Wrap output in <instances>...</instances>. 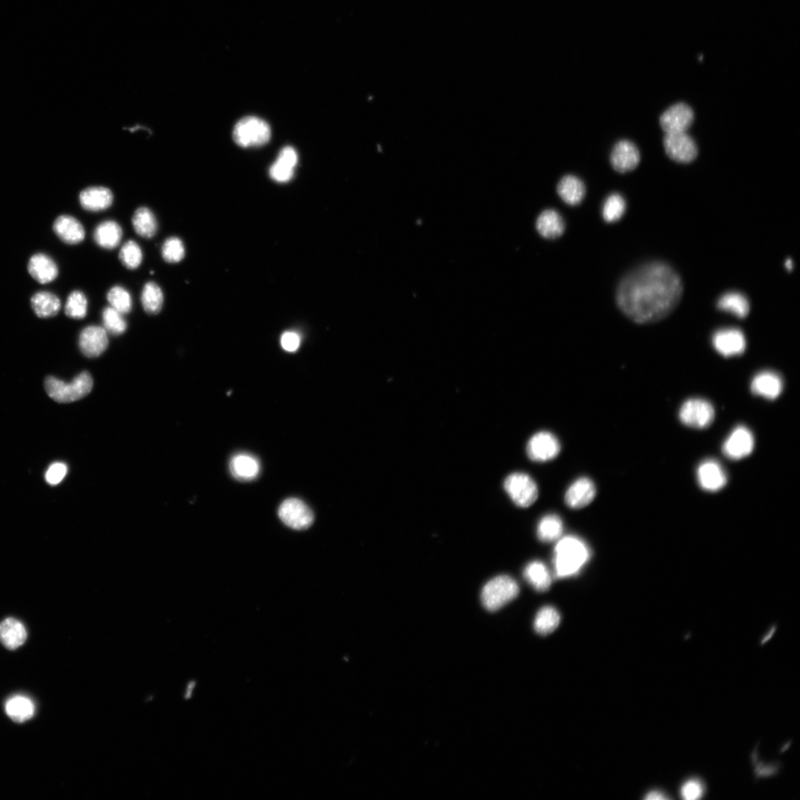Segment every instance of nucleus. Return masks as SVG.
<instances>
[{
  "label": "nucleus",
  "mask_w": 800,
  "mask_h": 800,
  "mask_svg": "<svg viewBox=\"0 0 800 800\" xmlns=\"http://www.w3.org/2000/svg\"><path fill=\"white\" fill-rule=\"evenodd\" d=\"M682 293L683 284L678 273L671 266L654 261L624 276L617 288L616 303L633 322L649 324L670 316Z\"/></svg>",
  "instance_id": "f257e3e1"
},
{
  "label": "nucleus",
  "mask_w": 800,
  "mask_h": 800,
  "mask_svg": "<svg viewBox=\"0 0 800 800\" xmlns=\"http://www.w3.org/2000/svg\"><path fill=\"white\" fill-rule=\"evenodd\" d=\"M554 551L555 570L559 578L576 575L590 558V551L586 546L575 536L562 539Z\"/></svg>",
  "instance_id": "f03ea898"
},
{
  "label": "nucleus",
  "mask_w": 800,
  "mask_h": 800,
  "mask_svg": "<svg viewBox=\"0 0 800 800\" xmlns=\"http://www.w3.org/2000/svg\"><path fill=\"white\" fill-rule=\"evenodd\" d=\"M90 373L81 372L72 383H65L55 377H47L45 388L49 397L60 403H69L86 397L93 388Z\"/></svg>",
  "instance_id": "7ed1b4c3"
},
{
  "label": "nucleus",
  "mask_w": 800,
  "mask_h": 800,
  "mask_svg": "<svg viewBox=\"0 0 800 800\" xmlns=\"http://www.w3.org/2000/svg\"><path fill=\"white\" fill-rule=\"evenodd\" d=\"M519 594L518 583L508 575L493 578L484 586L481 600L489 612H497L515 599Z\"/></svg>",
  "instance_id": "20e7f679"
},
{
  "label": "nucleus",
  "mask_w": 800,
  "mask_h": 800,
  "mask_svg": "<svg viewBox=\"0 0 800 800\" xmlns=\"http://www.w3.org/2000/svg\"><path fill=\"white\" fill-rule=\"evenodd\" d=\"M269 125L262 119L247 117L240 120L235 126L233 139L242 148L262 146L271 139Z\"/></svg>",
  "instance_id": "39448f33"
},
{
  "label": "nucleus",
  "mask_w": 800,
  "mask_h": 800,
  "mask_svg": "<svg viewBox=\"0 0 800 800\" xmlns=\"http://www.w3.org/2000/svg\"><path fill=\"white\" fill-rule=\"evenodd\" d=\"M504 488L514 503L520 508L529 507L536 501L539 496L536 483L524 473H512L505 479Z\"/></svg>",
  "instance_id": "423d86ee"
},
{
  "label": "nucleus",
  "mask_w": 800,
  "mask_h": 800,
  "mask_svg": "<svg viewBox=\"0 0 800 800\" xmlns=\"http://www.w3.org/2000/svg\"><path fill=\"white\" fill-rule=\"evenodd\" d=\"M679 417L685 426L694 429H705L714 421V408L707 400L691 399L682 405Z\"/></svg>",
  "instance_id": "0eeeda50"
},
{
  "label": "nucleus",
  "mask_w": 800,
  "mask_h": 800,
  "mask_svg": "<svg viewBox=\"0 0 800 800\" xmlns=\"http://www.w3.org/2000/svg\"><path fill=\"white\" fill-rule=\"evenodd\" d=\"M284 524L295 530H303L311 526L314 514L307 504L298 498H289L281 505L278 512Z\"/></svg>",
  "instance_id": "6e6552de"
},
{
  "label": "nucleus",
  "mask_w": 800,
  "mask_h": 800,
  "mask_svg": "<svg viewBox=\"0 0 800 800\" xmlns=\"http://www.w3.org/2000/svg\"><path fill=\"white\" fill-rule=\"evenodd\" d=\"M663 145L669 158L677 162L687 164L698 155L697 144L687 133L665 134Z\"/></svg>",
  "instance_id": "1a4fd4ad"
},
{
  "label": "nucleus",
  "mask_w": 800,
  "mask_h": 800,
  "mask_svg": "<svg viewBox=\"0 0 800 800\" xmlns=\"http://www.w3.org/2000/svg\"><path fill=\"white\" fill-rule=\"evenodd\" d=\"M694 120L693 109L687 103H679L663 113L660 124L665 134L687 133Z\"/></svg>",
  "instance_id": "9d476101"
},
{
  "label": "nucleus",
  "mask_w": 800,
  "mask_h": 800,
  "mask_svg": "<svg viewBox=\"0 0 800 800\" xmlns=\"http://www.w3.org/2000/svg\"><path fill=\"white\" fill-rule=\"evenodd\" d=\"M560 450L559 439L547 432L535 434L527 445L528 456L535 462H547L556 458Z\"/></svg>",
  "instance_id": "9b49d317"
},
{
  "label": "nucleus",
  "mask_w": 800,
  "mask_h": 800,
  "mask_svg": "<svg viewBox=\"0 0 800 800\" xmlns=\"http://www.w3.org/2000/svg\"><path fill=\"white\" fill-rule=\"evenodd\" d=\"M641 162V153L636 145L629 140L616 142L611 154L613 169L620 174L633 171Z\"/></svg>",
  "instance_id": "f8f14e48"
},
{
  "label": "nucleus",
  "mask_w": 800,
  "mask_h": 800,
  "mask_svg": "<svg viewBox=\"0 0 800 800\" xmlns=\"http://www.w3.org/2000/svg\"><path fill=\"white\" fill-rule=\"evenodd\" d=\"M108 332L103 327L89 325L81 332L79 347L81 353L89 358L101 356L108 347Z\"/></svg>",
  "instance_id": "ddd939ff"
},
{
  "label": "nucleus",
  "mask_w": 800,
  "mask_h": 800,
  "mask_svg": "<svg viewBox=\"0 0 800 800\" xmlns=\"http://www.w3.org/2000/svg\"><path fill=\"white\" fill-rule=\"evenodd\" d=\"M754 446L752 432L744 427H739L726 439L723 451L728 458L738 461L752 453Z\"/></svg>",
  "instance_id": "4468645a"
},
{
  "label": "nucleus",
  "mask_w": 800,
  "mask_h": 800,
  "mask_svg": "<svg viewBox=\"0 0 800 800\" xmlns=\"http://www.w3.org/2000/svg\"><path fill=\"white\" fill-rule=\"evenodd\" d=\"M713 344L718 352L729 357L742 354L746 348V340L740 330L726 329L714 334Z\"/></svg>",
  "instance_id": "2eb2a0df"
},
{
  "label": "nucleus",
  "mask_w": 800,
  "mask_h": 800,
  "mask_svg": "<svg viewBox=\"0 0 800 800\" xmlns=\"http://www.w3.org/2000/svg\"><path fill=\"white\" fill-rule=\"evenodd\" d=\"M597 489L594 482L580 478L567 490L565 502L569 508L580 509L589 505L595 498Z\"/></svg>",
  "instance_id": "dca6fc26"
},
{
  "label": "nucleus",
  "mask_w": 800,
  "mask_h": 800,
  "mask_svg": "<svg viewBox=\"0 0 800 800\" xmlns=\"http://www.w3.org/2000/svg\"><path fill=\"white\" fill-rule=\"evenodd\" d=\"M697 479L701 488L709 492L720 491L727 483L724 469L720 463L714 461H707L700 464L697 470Z\"/></svg>",
  "instance_id": "f3484780"
},
{
  "label": "nucleus",
  "mask_w": 800,
  "mask_h": 800,
  "mask_svg": "<svg viewBox=\"0 0 800 800\" xmlns=\"http://www.w3.org/2000/svg\"><path fill=\"white\" fill-rule=\"evenodd\" d=\"M298 156L292 147H285L270 169L269 174L274 181L287 183L291 181L298 165Z\"/></svg>",
  "instance_id": "a211bd4d"
},
{
  "label": "nucleus",
  "mask_w": 800,
  "mask_h": 800,
  "mask_svg": "<svg viewBox=\"0 0 800 800\" xmlns=\"http://www.w3.org/2000/svg\"><path fill=\"white\" fill-rule=\"evenodd\" d=\"M28 269L33 278L41 284L53 282L59 274L58 266L55 260L42 253L31 257Z\"/></svg>",
  "instance_id": "6ab92c4d"
},
{
  "label": "nucleus",
  "mask_w": 800,
  "mask_h": 800,
  "mask_svg": "<svg viewBox=\"0 0 800 800\" xmlns=\"http://www.w3.org/2000/svg\"><path fill=\"white\" fill-rule=\"evenodd\" d=\"M782 381L779 375L772 371L758 373L750 385L754 395L769 400L777 398L782 393Z\"/></svg>",
  "instance_id": "aec40b11"
},
{
  "label": "nucleus",
  "mask_w": 800,
  "mask_h": 800,
  "mask_svg": "<svg viewBox=\"0 0 800 800\" xmlns=\"http://www.w3.org/2000/svg\"><path fill=\"white\" fill-rule=\"evenodd\" d=\"M53 228L58 237L67 244H79L83 242L86 237L84 225L69 215L59 217L55 220Z\"/></svg>",
  "instance_id": "412c9836"
},
{
  "label": "nucleus",
  "mask_w": 800,
  "mask_h": 800,
  "mask_svg": "<svg viewBox=\"0 0 800 800\" xmlns=\"http://www.w3.org/2000/svg\"><path fill=\"white\" fill-rule=\"evenodd\" d=\"M27 639L24 625L14 618H7L0 624V643L9 650L23 646Z\"/></svg>",
  "instance_id": "4be33fe9"
},
{
  "label": "nucleus",
  "mask_w": 800,
  "mask_h": 800,
  "mask_svg": "<svg viewBox=\"0 0 800 800\" xmlns=\"http://www.w3.org/2000/svg\"><path fill=\"white\" fill-rule=\"evenodd\" d=\"M113 201L112 192L105 187H90L79 195L81 207L89 211L104 210L112 205Z\"/></svg>",
  "instance_id": "5701e85b"
},
{
  "label": "nucleus",
  "mask_w": 800,
  "mask_h": 800,
  "mask_svg": "<svg viewBox=\"0 0 800 800\" xmlns=\"http://www.w3.org/2000/svg\"><path fill=\"white\" fill-rule=\"evenodd\" d=\"M230 470L232 475L237 480L250 481L259 475L260 464L255 456L249 453H241L232 457Z\"/></svg>",
  "instance_id": "b1692460"
},
{
  "label": "nucleus",
  "mask_w": 800,
  "mask_h": 800,
  "mask_svg": "<svg viewBox=\"0 0 800 800\" xmlns=\"http://www.w3.org/2000/svg\"><path fill=\"white\" fill-rule=\"evenodd\" d=\"M536 230L546 239L560 237L565 231V222L558 211L548 209L542 212L536 222Z\"/></svg>",
  "instance_id": "393cba45"
},
{
  "label": "nucleus",
  "mask_w": 800,
  "mask_h": 800,
  "mask_svg": "<svg viewBox=\"0 0 800 800\" xmlns=\"http://www.w3.org/2000/svg\"><path fill=\"white\" fill-rule=\"evenodd\" d=\"M123 235L122 227L118 222L107 220L96 226L94 239L98 246L111 250L119 246Z\"/></svg>",
  "instance_id": "a878e982"
},
{
  "label": "nucleus",
  "mask_w": 800,
  "mask_h": 800,
  "mask_svg": "<svg viewBox=\"0 0 800 800\" xmlns=\"http://www.w3.org/2000/svg\"><path fill=\"white\" fill-rule=\"evenodd\" d=\"M586 188L578 177L573 175L563 176L558 185V193L566 204L575 206L585 198Z\"/></svg>",
  "instance_id": "bb28decb"
},
{
  "label": "nucleus",
  "mask_w": 800,
  "mask_h": 800,
  "mask_svg": "<svg viewBox=\"0 0 800 800\" xmlns=\"http://www.w3.org/2000/svg\"><path fill=\"white\" fill-rule=\"evenodd\" d=\"M30 304L37 316L43 319L56 316L61 308V302L58 297L48 291L36 293L32 297Z\"/></svg>",
  "instance_id": "cd10ccee"
},
{
  "label": "nucleus",
  "mask_w": 800,
  "mask_h": 800,
  "mask_svg": "<svg viewBox=\"0 0 800 800\" xmlns=\"http://www.w3.org/2000/svg\"><path fill=\"white\" fill-rule=\"evenodd\" d=\"M6 711L13 721L22 723L30 720L34 716L35 707L29 698L18 695L14 696L7 701Z\"/></svg>",
  "instance_id": "c85d7f7f"
},
{
  "label": "nucleus",
  "mask_w": 800,
  "mask_h": 800,
  "mask_svg": "<svg viewBox=\"0 0 800 800\" xmlns=\"http://www.w3.org/2000/svg\"><path fill=\"white\" fill-rule=\"evenodd\" d=\"M524 578L537 592L543 593L550 590L551 577L548 568L541 562L529 563L525 568Z\"/></svg>",
  "instance_id": "c756f323"
},
{
  "label": "nucleus",
  "mask_w": 800,
  "mask_h": 800,
  "mask_svg": "<svg viewBox=\"0 0 800 800\" xmlns=\"http://www.w3.org/2000/svg\"><path fill=\"white\" fill-rule=\"evenodd\" d=\"M717 307L722 311L731 313L739 318L746 317L750 312L748 300L743 293L739 292L725 293L718 300Z\"/></svg>",
  "instance_id": "7c9ffc66"
},
{
  "label": "nucleus",
  "mask_w": 800,
  "mask_h": 800,
  "mask_svg": "<svg viewBox=\"0 0 800 800\" xmlns=\"http://www.w3.org/2000/svg\"><path fill=\"white\" fill-rule=\"evenodd\" d=\"M136 233L144 238H152L157 232L158 224L153 212L148 208L140 207L133 218Z\"/></svg>",
  "instance_id": "2f4dec72"
},
{
  "label": "nucleus",
  "mask_w": 800,
  "mask_h": 800,
  "mask_svg": "<svg viewBox=\"0 0 800 800\" xmlns=\"http://www.w3.org/2000/svg\"><path fill=\"white\" fill-rule=\"evenodd\" d=\"M141 303L147 314L159 313L164 303V295L161 288L154 282L147 283L142 291Z\"/></svg>",
  "instance_id": "473e14b6"
},
{
  "label": "nucleus",
  "mask_w": 800,
  "mask_h": 800,
  "mask_svg": "<svg viewBox=\"0 0 800 800\" xmlns=\"http://www.w3.org/2000/svg\"><path fill=\"white\" fill-rule=\"evenodd\" d=\"M563 532V521L559 516L555 514L544 517L537 527L539 540L544 543L558 541Z\"/></svg>",
  "instance_id": "72a5a7b5"
},
{
  "label": "nucleus",
  "mask_w": 800,
  "mask_h": 800,
  "mask_svg": "<svg viewBox=\"0 0 800 800\" xmlns=\"http://www.w3.org/2000/svg\"><path fill=\"white\" fill-rule=\"evenodd\" d=\"M561 617L557 609L545 607L538 612L534 619V628L538 634L548 635L556 630L560 624Z\"/></svg>",
  "instance_id": "f704fd0d"
},
{
  "label": "nucleus",
  "mask_w": 800,
  "mask_h": 800,
  "mask_svg": "<svg viewBox=\"0 0 800 800\" xmlns=\"http://www.w3.org/2000/svg\"><path fill=\"white\" fill-rule=\"evenodd\" d=\"M626 209V203L623 196L612 193L604 203L602 212L603 219L607 222H615L623 218Z\"/></svg>",
  "instance_id": "c9c22d12"
},
{
  "label": "nucleus",
  "mask_w": 800,
  "mask_h": 800,
  "mask_svg": "<svg viewBox=\"0 0 800 800\" xmlns=\"http://www.w3.org/2000/svg\"><path fill=\"white\" fill-rule=\"evenodd\" d=\"M65 315L74 320L86 317L88 313V300L84 293L74 291L70 293L64 308Z\"/></svg>",
  "instance_id": "e433bc0d"
},
{
  "label": "nucleus",
  "mask_w": 800,
  "mask_h": 800,
  "mask_svg": "<svg viewBox=\"0 0 800 800\" xmlns=\"http://www.w3.org/2000/svg\"><path fill=\"white\" fill-rule=\"evenodd\" d=\"M107 299L111 307L117 310L123 315L128 314L132 311L133 298L130 293L123 287L116 286L112 287L108 292Z\"/></svg>",
  "instance_id": "4c0bfd02"
},
{
  "label": "nucleus",
  "mask_w": 800,
  "mask_h": 800,
  "mask_svg": "<svg viewBox=\"0 0 800 800\" xmlns=\"http://www.w3.org/2000/svg\"><path fill=\"white\" fill-rule=\"evenodd\" d=\"M123 315L111 306L103 310V328L108 334L119 336L125 332L128 325Z\"/></svg>",
  "instance_id": "58836bf2"
},
{
  "label": "nucleus",
  "mask_w": 800,
  "mask_h": 800,
  "mask_svg": "<svg viewBox=\"0 0 800 800\" xmlns=\"http://www.w3.org/2000/svg\"><path fill=\"white\" fill-rule=\"evenodd\" d=\"M119 257L125 267L134 270L141 265L143 254L140 247L135 241L128 240L123 244Z\"/></svg>",
  "instance_id": "ea45409f"
},
{
  "label": "nucleus",
  "mask_w": 800,
  "mask_h": 800,
  "mask_svg": "<svg viewBox=\"0 0 800 800\" xmlns=\"http://www.w3.org/2000/svg\"><path fill=\"white\" fill-rule=\"evenodd\" d=\"M186 249L183 241L176 237L168 238L162 247V256L166 262L177 264L184 259Z\"/></svg>",
  "instance_id": "a19ab883"
},
{
  "label": "nucleus",
  "mask_w": 800,
  "mask_h": 800,
  "mask_svg": "<svg viewBox=\"0 0 800 800\" xmlns=\"http://www.w3.org/2000/svg\"><path fill=\"white\" fill-rule=\"evenodd\" d=\"M704 783L698 779H691L683 783L680 789L681 797L685 800H697L704 795Z\"/></svg>",
  "instance_id": "79ce46f5"
},
{
  "label": "nucleus",
  "mask_w": 800,
  "mask_h": 800,
  "mask_svg": "<svg viewBox=\"0 0 800 800\" xmlns=\"http://www.w3.org/2000/svg\"><path fill=\"white\" fill-rule=\"evenodd\" d=\"M68 467L62 463H56L48 468L45 473V480L48 484L56 485L61 483L67 475Z\"/></svg>",
  "instance_id": "37998d69"
},
{
  "label": "nucleus",
  "mask_w": 800,
  "mask_h": 800,
  "mask_svg": "<svg viewBox=\"0 0 800 800\" xmlns=\"http://www.w3.org/2000/svg\"><path fill=\"white\" fill-rule=\"evenodd\" d=\"M300 344L299 336L296 333L287 332L283 334L281 339V344L283 348L290 352L295 351L298 349Z\"/></svg>",
  "instance_id": "c03bdc74"
},
{
  "label": "nucleus",
  "mask_w": 800,
  "mask_h": 800,
  "mask_svg": "<svg viewBox=\"0 0 800 800\" xmlns=\"http://www.w3.org/2000/svg\"><path fill=\"white\" fill-rule=\"evenodd\" d=\"M645 799L647 800H663L667 799L668 797L660 791H651L646 796Z\"/></svg>",
  "instance_id": "a18cd8bd"
},
{
  "label": "nucleus",
  "mask_w": 800,
  "mask_h": 800,
  "mask_svg": "<svg viewBox=\"0 0 800 800\" xmlns=\"http://www.w3.org/2000/svg\"><path fill=\"white\" fill-rule=\"evenodd\" d=\"M786 267H787V269H788L789 271H791V270H792V269H793V263H792V261H791V259H788V260L787 261V263H786Z\"/></svg>",
  "instance_id": "49530a36"
}]
</instances>
